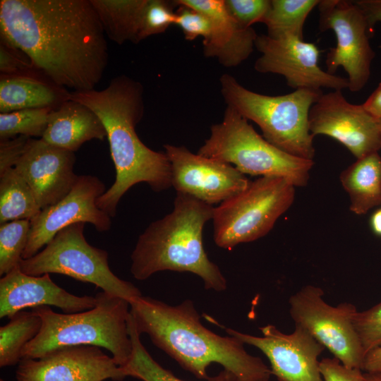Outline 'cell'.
<instances>
[{
    "label": "cell",
    "instance_id": "30",
    "mask_svg": "<svg viewBox=\"0 0 381 381\" xmlns=\"http://www.w3.org/2000/svg\"><path fill=\"white\" fill-rule=\"evenodd\" d=\"M30 230V220L19 219L0 225V275L11 272L23 259Z\"/></svg>",
    "mask_w": 381,
    "mask_h": 381
},
{
    "label": "cell",
    "instance_id": "18",
    "mask_svg": "<svg viewBox=\"0 0 381 381\" xmlns=\"http://www.w3.org/2000/svg\"><path fill=\"white\" fill-rule=\"evenodd\" d=\"M73 152L30 138L15 169L32 188L41 210L64 198L78 176Z\"/></svg>",
    "mask_w": 381,
    "mask_h": 381
},
{
    "label": "cell",
    "instance_id": "33",
    "mask_svg": "<svg viewBox=\"0 0 381 381\" xmlns=\"http://www.w3.org/2000/svg\"><path fill=\"white\" fill-rule=\"evenodd\" d=\"M271 0H224L229 14L242 26L251 28L262 23L270 6Z\"/></svg>",
    "mask_w": 381,
    "mask_h": 381
},
{
    "label": "cell",
    "instance_id": "27",
    "mask_svg": "<svg viewBox=\"0 0 381 381\" xmlns=\"http://www.w3.org/2000/svg\"><path fill=\"white\" fill-rule=\"evenodd\" d=\"M40 317L32 311L20 310L0 327V366H12L21 361L24 346L40 332Z\"/></svg>",
    "mask_w": 381,
    "mask_h": 381
},
{
    "label": "cell",
    "instance_id": "26",
    "mask_svg": "<svg viewBox=\"0 0 381 381\" xmlns=\"http://www.w3.org/2000/svg\"><path fill=\"white\" fill-rule=\"evenodd\" d=\"M128 330L132 344V353L128 363L120 367L126 377L131 376L143 381H183L170 370L159 365L147 352L140 341L134 319L131 312L128 319ZM207 381H238L231 372L224 369Z\"/></svg>",
    "mask_w": 381,
    "mask_h": 381
},
{
    "label": "cell",
    "instance_id": "23",
    "mask_svg": "<svg viewBox=\"0 0 381 381\" xmlns=\"http://www.w3.org/2000/svg\"><path fill=\"white\" fill-rule=\"evenodd\" d=\"M339 178L350 199L349 209L354 214H364L381 205V157L378 152L357 159Z\"/></svg>",
    "mask_w": 381,
    "mask_h": 381
},
{
    "label": "cell",
    "instance_id": "7",
    "mask_svg": "<svg viewBox=\"0 0 381 381\" xmlns=\"http://www.w3.org/2000/svg\"><path fill=\"white\" fill-rule=\"evenodd\" d=\"M198 154L234 165L243 174L281 177L295 187L306 186L314 164L270 143L248 120L226 107L222 122L210 128V135Z\"/></svg>",
    "mask_w": 381,
    "mask_h": 381
},
{
    "label": "cell",
    "instance_id": "20",
    "mask_svg": "<svg viewBox=\"0 0 381 381\" xmlns=\"http://www.w3.org/2000/svg\"><path fill=\"white\" fill-rule=\"evenodd\" d=\"M203 13L210 22L208 37L203 40L207 57L215 58L225 67H234L246 60L253 52L258 35L254 29L241 25L228 12L224 0H177Z\"/></svg>",
    "mask_w": 381,
    "mask_h": 381
},
{
    "label": "cell",
    "instance_id": "28",
    "mask_svg": "<svg viewBox=\"0 0 381 381\" xmlns=\"http://www.w3.org/2000/svg\"><path fill=\"white\" fill-rule=\"evenodd\" d=\"M320 0H271L263 20L270 37L291 35L303 40L306 20Z\"/></svg>",
    "mask_w": 381,
    "mask_h": 381
},
{
    "label": "cell",
    "instance_id": "36",
    "mask_svg": "<svg viewBox=\"0 0 381 381\" xmlns=\"http://www.w3.org/2000/svg\"><path fill=\"white\" fill-rule=\"evenodd\" d=\"M320 371L324 381H363L364 372L360 368L344 365L337 358L320 361Z\"/></svg>",
    "mask_w": 381,
    "mask_h": 381
},
{
    "label": "cell",
    "instance_id": "11",
    "mask_svg": "<svg viewBox=\"0 0 381 381\" xmlns=\"http://www.w3.org/2000/svg\"><path fill=\"white\" fill-rule=\"evenodd\" d=\"M319 28L322 32L332 30L337 44L326 56L327 72L334 75L342 67L348 75L349 90L356 92L367 84L375 52L370 47L366 18L354 1L321 0Z\"/></svg>",
    "mask_w": 381,
    "mask_h": 381
},
{
    "label": "cell",
    "instance_id": "10",
    "mask_svg": "<svg viewBox=\"0 0 381 381\" xmlns=\"http://www.w3.org/2000/svg\"><path fill=\"white\" fill-rule=\"evenodd\" d=\"M323 296L320 287L306 285L290 297L295 325L306 329L344 365L362 370L365 354L353 324L356 306L345 302L332 306Z\"/></svg>",
    "mask_w": 381,
    "mask_h": 381
},
{
    "label": "cell",
    "instance_id": "44",
    "mask_svg": "<svg viewBox=\"0 0 381 381\" xmlns=\"http://www.w3.org/2000/svg\"><path fill=\"white\" fill-rule=\"evenodd\" d=\"M0 381H5V380H4L1 379V380H0Z\"/></svg>",
    "mask_w": 381,
    "mask_h": 381
},
{
    "label": "cell",
    "instance_id": "22",
    "mask_svg": "<svg viewBox=\"0 0 381 381\" xmlns=\"http://www.w3.org/2000/svg\"><path fill=\"white\" fill-rule=\"evenodd\" d=\"M68 92L37 75L1 74L0 113L54 109L67 99Z\"/></svg>",
    "mask_w": 381,
    "mask_h": 381
},
{
    "label": "cell",
    "instance_id": "39",
    "mask_svg": "<svg viewBox=\"0 0 381 381\" xmlns=\"http://www.w3.org/2000/svg\"><path fill=\"white\" fill-rule=\"evenodd\" d=\"M362 105L371 116L381 120V83Z\"/></svg>",
    "mask_w": 381,
    "mask_h": 381
},
{
    "label": "cell",
    "instance_id": "9",
    "mask_svg": "<svg viewBox=\"0 0 381 381\" xmlns=\"http://www.w3.org/2000/svg\"><path fill=\"white\" fill-rule=\"evenodd\" d=\"M85 224L75 223L59 231L42 250L28 259H22L20 270L32 276L64 274L95 284L103 291L128 301L142 296L135 285L112 272L107 251L87 243L83 234Z\"/></svg>",
    "mask_w": 381,
    "mask_h": 381
},
{
    "label": "cell",
    "instance_id": "8",
    "mask_svg": "<svg viewBox=\"0 0 381 381\" xmlns=\"http://www.w3.org/2000/svg\"><path fill=\"white\" fill-rule=\"evenodd\" d=\"M295 186L281 177H260L238 194L214 208L213 238L231 250L269 233L293 204Z\"/></svg>",
    "mask_w": 381,
    "mask_h": 381
},
{
    "label": "cell",
    "instance_id": "1",
    "mask_svg": "<svg viewBox=\"0 0 381 381\" xmlns=\"http://www.w3.org/2000/svg\"><path fill=\"white\" fill-rule=\"evenodd\" d=\"M1 41L22 52L40 77L63 89H95L109 61L90 0H1Z\"/></svg>",
    "mask_w": 381,
    "mask_h": 381
},
{
    "label": "cell",
    "instance_id": "12",
    "mask_svg": "<svg viewBox=\"0 0 381 381\" xmlns=\"http://www.w3.org/2000/svg\"><path fill=\"white\" fill-rule=\"evenodd\" d=\"M255 47L261 53L255 62V71L281 75L295 90L349 88L347 78L329 74L319 66L320 50L314 43L291 35H258Z\"/></svg>",
    "mask_w": 381,
    "mask_h": 381
},
{
    "label": "cell",
    "instance_id": "40",
    "mask_svg": "<svg viewBox=\"0 0 381 381\" xmlns=\"http://www.w3.org/2000/svg\"><path fill=\"white\" fill-rule=\"evenodd\" d=\"M362 370L365 373H381V346L365 356Z\"/></svg>",
    "mask_w": 381,
    "mask_h": 381
},
{
    "label": "cell",
    "instance_id": "32",
    "mask_svg": "<svg viewBox=\"0 0 381 381\" xmlns=\"http://www.w3.org/2000/svg\"><path fill=\"white\" fill-rule=\"evenodd\" d=\"M353 324L365 356L381 346V302L364 311H357Z\"/></svg>",
    "mask_w": 381,
    "mask_h": 381
},
{
    "label": "cell",
    "instance_id": "37",
    "mask_svg": "<svg viewBox=\"0 0 381 381\" xmlns=\"http://www.w3.org/2000/svg\"><path fill=\"white\" fill-rule=\"evenodd\" d=\"M30 137L18 135L0 140V174L14 168L23 154Z\"/></svg>",
    "mask_w": 381,
    "mask_h": 381
},
{
    "label": "cell",
    "instance_id": "13",
    "mask_svg": "<svg viewBox=\"0 0 381 381\" xmlns=\"http://www.w3.org/2000/svg\"><path fill=\"white\" fill-rule=\"evenodd\" d=\"M97 176H78L71 191L59 202L42 210L30 220V230L23 259H28L45 246L64 228L78 222L90 223L98 231H109L111 217L97 205L106 191Z\"/></svg>",
    "mask_w": 381,
    "mask_h": 381
},
{
    "label": "cell",
    "instance_id": "24",
    "mask_svg": "<svg viewBox=\"0 0 381 381\" xmlns=\"http://www.w3.org/2000/svg\"><path fill=\"white\" fill-rule=\"evenodd\" d=\"M147 0H90L105 35L122 44L138 43L140 18Z\"/></svg>",
    "mask_w": 381,
    "mask_h": 381
},
{
    "label": "cell",
    "instance_id": "17",
    "mask_svg": "<svg viewBox=\"0 0 381 381\" xmlns=\"http://www.w3.org/2000/svg\"><path fill=\"white\" fill-rule=\"evenodd\" d=\"M17 381H121L126 376L112 356L96 346L55 349L38 359L22 358Z\"/></svg>",
    "mask_w": 381,
    "mask_h": 381
},
{
    "label": "cell",
    "instance_id": "38",
    "mask_svg": "<svg viewBox=\"0 0 381 381\" xmlns=\"http://www.w3.org/2000/svg\"><path fill=\"white\" fill-rule=\"evenodd\" d=\"M354 2L363 12L370 29L381 23V0H356Z\"/></svg>",
    "mask_w": 381,
    "mask_h": 381
},
{
    "label": "cell",
    "instance_id": "34",
    "mask_svg": "<svg viewBox=\"0 0 381 381\" xmlns=\"http://www.w3.org/2000/svg\"><path fill=\"white\" fill-rule=\"evenodd\" d=\"M176 11L175 25L182 30L186 40L192 41L198 37L206 39L210 31V22L202 13L185 6H179Z\"/></svg>",
    "mask_w": 381,
    "mask_h": 381
},
{
    "label": "cell",
    "instance_id": "21",
    "mask_svg": "<svg viewBox=\"0 0 381 381\" xmlns=\"http://www.w3.org/2000/svg\"><path fill=\"white\" fill-rule=\"evenodd\" d=\"M107 136L103 123L93 111L78 102L66 99L52 109L41 139L74 152L85 142L104 140Z\"/></svg>",
    "mask_w": 381,
    "mask_h": 381
},
{
    "label": "cell",
    "instance_id": "35",
    "mask_svg": "<svg viewBox=\"0 0 381 381\" xmlns=\"http://www.w3.org/2000/svg\"><path fill=\"white\" fill-rule=\"evenodd\" d=\"M0 71L1 75H6L40 76L35 73L31 63L22 52L1 41L0 42Z\"/></svg>",
    "mask_w": 381,
    "mask_h": 381
},
{
    "label": "cell",
    "instance_id": "5",
    "mask_svg": "<svg viewBox=\"0 0 381 381\" xmlns=\"http://www.w3.org/2000/svg\"><path fill=\"white\" fill-rule=\"evenodd\" d=\"M95 298V308L75 313H58L48 306L33 308L42 327L23 349L22 358L38 359L66 346H96L110 351L119 367L125 365L132 353L128 330L130 303L103 291Z\"/></svg>",
    "mask_w": 381,
    "mask_h": 381
},
{
    "label": "cell",
    "instance_id": "41",
    "mask_svg": "<svg viewBox=\"0 0 381 381\" xmlns=\"http://www.w3.org/2000/svg\"><path fill=\"white\" fill-rule=\"evenodd\" d=\"M370 226L375 234L381 236V207L375 210L371 215Z\"/></svg>",
    "mask_w": 381,
    "mask_h": 381
},
{
    "label": "cell",
    "instance_id": "43",
    "mask_svg": "<svg viewBox=\"0 0 381 381\" xmlns=\"http://www.w3.org/2000/svg\"><path fill=\"white\" fill-rule=\"evenodd\" d=\"M378 121H379L380 129V135H381V120H378Z\"/></svg>",
    "mask_w": 381,
    "mask_h": 381
},
{
    "label": "cell",
    "instance_id": "16",
    "mask_svg": "<svg viewBox=\"0 0 381 381\" xmlns=\"http://www.w3.org/2000/svg\"><path fill=\"white\" fill-rule=\"evenodd\" d=\"M262 337L226 328L227 334L261 351L270 364L272 375L278 381H324L318 358L325 347L306 329L295 325L285 334L274 325L260 327Z\"/></svg>",
    "mask_w": 381,
    "mask_h": 381
},
{
    "label": "cell",
    "instance_id": "25",
    "mask_svg": "<svg viewBox=\"0 0 381 381\" xmlns=\"http://www.w3.org/2000/svg\"><path fill=\"white\" fill-rule=\"evenodd\" d=\"M40 211L32 188L15 167L0 174V224L31 220Z\"/></svg>",
    "mask_w": 381,
    "mask_h": 381
},
{
    "label": "cell",
    "instance_id": "31",
    "mask_svg": "<svg viewBox=\"0 0 381 381\" xmlns=\"http://www.w3.org/2000/svg\"><path fill=\"white\" fill-rule=\"evenodd\" d=\"M172 3L164 0L146 1L140 18L139 42L150 36L164 32L171 25H175L176 15L172 10Z\"/></svg>",
    "mask_w": 381,
    "mask_h": 381
},
{
    "label": "cell",
    "instance_id": "42",
    "mask_svg": "<svg viewBox=\"0 0 381 381\" xmlns=\"http://www.w3.org/2000/svg\"><path fill=\"white\" fill-rule=\"evenodd\" d=\"M363 381H381V373L364 372Z\"/></svg>",
    "mask_w": 381,
    "mask_h": 381
},
{
    "label": "cell",
    "instance_id": "29",
    "mask_svg": "<svg viewBox=\"0 0 381 381\" xmlns=\"http://www.w3.org/2000/svg\"><path fill=\"white\" fill-rule=\"evenodd\" d=\"M52 108L26 109L0 113V140L18 135L42 138Z\"/></svg>",
    "mask_w": 381,
    "mask_h": 381
},
{
    "label": "cell",
    "instance_id": "15",
    "mask_svg": "<svg viewBox=\"0 0 381 381\" xmlns=\"http://www.w3.org/2000/svg\"><path fill=\"white\" fill-rule=\"evenodd\" d=\"M311 134L327 135L344 145L356 159L381 149L379 121L362 104L349 102L341 90L322 94L309 111Z\"/></svg>",
    "mask_w": 381,
    "mask_h": 381
},
{
    "label": "cell",
    "instance_id": "2",
    "mask_svg": "<svg viewBox=\"0 0 381 381\" xmlns=\"http://www.w3.org/2000/svg\"><path fill=\"white\" fill-rule=\"evenodd\" d=\"M67 99L89 107L107 131L116 179L97 199L99 209L114 217L121 198L138 183H147L156 192L172 186L171 166L165 152L147 147L135 132L144 114L143 87L140 82L121 75L104 90L68 92Z\"/></svg>",
    "mask_w": 381,
    "mask_h": 381
},
{
    "label": "cell",
    "instance_id": "14",
    "mask_svg": "<svg viewBox=\"0 0 381 381\" xmlns=\"http://www.w3.org/2000/svg\"><path fill=\"white\" fill-rule=\"evenodd\" d=\"M164 148L171 166L172 186L177 193L212 205L238 194L250 183L226 162L193 154L184 146L165 144Z\"/></svg>",
    "mask_w": 381,
    "mask_h": 381
},
{
    "label": "cell",
    "instance_id": "4",
    "mask_svg": "<svg viewBox=\"0 0 381 381\" xmlns=\"http://www.w3.org/2000/svg\"><path fill=\"white\" fill-rule=\"evenodd\" d=\"M214 208L177 193L173 210L152 222L138 237L131 254L133 277L145 280L160 271L188 272L199 276L206 289L225 290L226 280L208 258L202 242L203 228L212 219Z\"/></svg>",
    "mask_w": 381,
    "mask_h": 381
},
{
    "label": "cell",
    "instance_id": "19",
    "mask_svg": "<svg viewBox=\"0 0 381 381\" xmlns=\"http://www.w3.org/2000/svg\"><path fill=\"white\" fill-rule=\"evenodd\" d=\"M96 304L95 297L78 296L59 286L49 274L28 275L18 266L0 279L1 318L41 306H54L65 313H75L92 309Z\"/></svg>",
    "mask_w": 381,
    "mask_h": 381
},
{
    "label": "cell",
    "instance_id": "3",
    "mask_svg": "<svg viewBox=\"0 0 381 381\" xmlns=\"http://www.w3.org/2000/svg\"><path fill=\"white\" fill-rule=\"evenodd\" d=\"M140 334L145 333L157 347L199 379L207 380V368L219 363L238 381H269L270 368L248 353L236 337L218 335L206 328L190 300L170 306L147 296L128 301Z\"/></svg>",
    "mask_w": 381,
    "mask_h": 381
},
{
    "label": "cell",
    "instance_id": "6",
    "mask_svg": "<svg viewBox=\"0 0 381 381\" xmlns=\"http://www.w3.org/2000/svg\"><path fill=\"white\" fill-rule=\"evenodd\" d=\"M219 81L227 106L255 122L266 140L292 155L313 160L314 136L308 116L311 107L323 94L321 90L299 89L268 96L248 90L229 74L222 75Z\"/></svg>",
    "mask_w": 381,
    "mask_h": 381
}]
</instances>
